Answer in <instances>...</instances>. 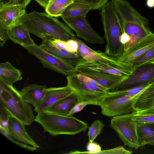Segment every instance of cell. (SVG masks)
Returning <instances> with one entry per match:
<instances>
[{
  "mask_svg": "<svg viewBox=\"0 0 154 154\" xmlns=\"http://www.w3.org/2000/svg\"><path fill=\"white\" fill-rule=\"evenodd\" d=\"M18 23L21 24L29 33L42 39L67 41L75 38L72 30L67 24L47 13L35 11L26 13L19 19Z\"/></svg>",
  "mask_w": 154,
  "mask_h": 154,
  "instance_id": "obj_1",
  "label": "cell"
},
{
  "mask_svg": "<svg viewBox=\"0 0 154 154\" xmlns=\"http://www.w3.org/2000/svg\"><path fill=\"white\" fill-rule=\"evenodd\" d=\"M123 32L130 37L129 42L124 45L125 51L137 44L152 32L148 19L125 0H112Z\"/></svg>",
  "mask_w": 154,
  "mask_h": 154,
  "instance_id": "obj_2",
  "label": "cell"
},
{
  "mask_svg": "<svg viewBox=\"0 0 154 154\" xmlns=\"http://www.w3.org/2000/svg\"><path fill=\"white\" fill-rule=\"evenodd\" d=\"M100 14L106 42L105 53L117 57L124 52V45L120 41L123 32L112 0L102 8Z\"/></svg>",
  "mask_w": 154,
  "mask_h": 154,
  "instance_id": "obj_3",
  "label": "cell"
},
{
  "mask_svg": "<svg viewBox=\"0 0 154 154\" xmlns=\"http://www.w3.org/2000/svg\"><path fill=\"white\" fill-rule=\"evenodd\" d=\"M35 121L39 123L44 132L56 136L65 134L74 135L85 132L89 128L87 123L72 116H66L46 112L38 113Z\"/></svg>",
  "mask_w": 154,
  "mask_h": 154,
  "instance_id": "obj_4",
  "label": "cell"
},
{
  "mask_svg": "<svg viewBox=\"0 0 154 154\" xmlns=\"http://www.w3.org/2000/svg\"><path fill=\"white\" fill-rule=\"evenodd\" d=\"M0 103L25 125H30L35 117L30 104L12 85L0 80Z\"/></svg>",
  "mask_w": 154,
  "mask_h": 154,
  "instance_id": "obj_5",
  "label": "cell"
},
{
  "mask_svg": "<svg viewBox=\"0 0 154 154\" xmlns=\"http://www.w3.org/2000/svg\"><path fill=\"white\" fill-rule=\"evenodd\" d=\"M78 73L83 72H100L128 77L135 69L131 64L118 61L116 57L92 62L86 61L83 57L75 67Z\"/></svg>",
  "mask_w": 154,
  "mask_h": 154,
  "instance_id": "obj_6",
  "label": "cell"
},
{
  "mask_svg": "<svg viewBox=\"0 0 154 154\" xmlns=\"http://www.w3.org/2000/svg\"><path fill=\"white\" fill-rule=\"evenodd\" d=\"M135 96H125L117 91H111L100 98L97 105L101 107V113L107 117L131 113L135 111L133 107Z\"/></svg>",
  "mask_w": 154,
  "mask_h": 154,
  "instance_id": "obj_7",
  "label": "cell"
},
{
  "mask_svg": "<svg viewBox=\"0 0 154 154\" xmlns=\"http://www.w3.org/2000/svg\"><path fill=\"white\" fill-rule=\"evenodd\" d=\"M31 54L38 59L43 67L68 76L78 73L75 67L68 61L58 58L36 44L23 46Z\"/></svg>",
  "mask_w": 154,
  "mask_h": 154,
  "instance_id": "obj_8",
  "label": "cell"
},
{
  "mask_svg": "<svg viewBox=\"0 0 154 154\" xmlns=\"http://www.w3.org/2000/svg\"><path fill=\"white\" fill-rule=\"evenodd\" d=\"M130 113L116 116L110 121V127L117 133L125 146L137 149L140 147L137 132V125L132 120Z\"/></svg>",
  "mask_w": 154,
  "mask_h": 154,
  "instance_id": "obj_9",
  "label": "cell"
},
{
  "mask_svg": "<svg viewBox=\"0 0 154 154\" xmlns=\"http://www.w3.org/2000/svg\"><path fill=\"white\" fill-rule=\"evenodd\" d=\"M77 73L67 76V85L79 95L82 101L97 105V101L109 92L84 82L78 78Z\"/></svg>",
  "mask_w": 154,
  "mask_h": 154,
  "instance_id": "obj_10",
  "label": "cell"
},
{
  "mask_svg": "<svg viewBox=\"0 0 154 154\" xmlns=\"http://www.w3.org/2000/svg\"><path fill=\"white\" fill-rule=\"evenodd\" d=\"M76 36L86 42L91 44H103L104 39L98 34L87 20L86 17H72L61 16Z\"/></svg>",
  "mask_w": 154,
  "mask_h": 154,
  "instance_id": "obj_11",
  "label": "cell"
},
{
  "mask_svg": "<svg viewBox=\"0 0 154 154\" xmlns=\"http://www.w3.org/2000/svg\"><path fill=\"white\" fill-rule=\"evenodd\" d=\"M146 83H154V61L146 62L136 67L126 79L113 91L130 88Z\"/></svg>",
  "mask_w": 154,
  "mask_h": 154,
  "instance_id": "obj_12",
  "label": "cell"
},
{
  "mask_svg": "<svg viewBox=\"0 0 154 154\" xmlns=\"http://www.w3.org/2000/svg\"><path fill=\"white\" fill-rule=\"evenodd\" d=\"M74 91L68 85L64 87L46 88L42 99L34 106L38 113L45 112L55 102Z\"/></svg>",
  "mask_w": 154,
  "mask_h": 154,
  "instance_id": "obj_13",
  "label": "cell"
},
{
  "mask_svg": "<svg viewBox=\"0 0 154 154\" xmlns=\"http://www.w3.org/2000/svg\"><path fill=\"white\" fill-rule=\"evenodd\" d=\"M153 46L154 34L152 32L143 39L124 51L121 55L116 58L119 61L131 64L135 60Z\"/></svg>",
  "mask_w": 154,
  "mask_h": 154,
  "instance_id": "obj_14",
  "label": "cell"
},
{
  "mask_svg": "<svg viewBox=\"0 0 154 154\" xmlns=\"http://www.w3.org/2000/svg\"><path fill=\"white\" fill-rule=\"evenodd\" d=\"M25 125L9 111L8 133L20 141L37 148L40 147L27 133Z\"/></svg>",
  "mask_w": 154,
  "mask_h": 154,
  "instance_id": "obj_15",
  "label": "cell"
},
{
  "mask_svg": "<svg viewBox=\"0 0 154 154\" xmlns=\"http://www.w3.org/2000/svg\"><path fill=\"white\" fill-rule=\"evenodd\" d=\"M82 101L79 95L74 92L58 100L44 112L63 116H69L73 107Z\"/></svg>",
  "mask_w": 154,
  "mask_h": 154,
  "instance_id": "obj_16",
  "label": "cell"
},
{
  "mask_svg": "<svg viewBox=\"0 0 154 154\" xmlns=\"http://www.w3.org/2000/svg\"><path fill=\"white\" fill-rule=\"evenodd\" d=\"M97 81L110 91L119 86L128 76L100 72H80Z\"/></svg>",
  "mask_w": 154,
  "mask_h": 154,
  "instance_id": "obj_17",
  "label": "cell"
},
{
  "mask_svg": "<svg viewBox=\"0 0 154 154\" xmlns=\"http://www.w3.org/2000/svg\"><path fill=\"white\" fill-rule=\"evenodd\" d=\"M26 7L12 5L0 8V24L8 29L18 23L19 19L26 13Z\"/></svg>",
  "mask_w": 154,
  "mask_h": 154,
  "instance_id": "obj_18",
  "label": "cell"
},
{
  "mask_svg": "<svg viewBox=\"0 0 154 154\" xmlns=\"http://www.w3.org/2000/svg\"><path fill=\"white\" fill-rule=\"evenodd\" d=\"M39 46L48 52L68 61L75 67L80 60L82 58L77 52H71L57 47L50 39H42Z\"/></svg>",
  "mask_w": 154,
  "mask_h": 154,
  "instance_id": "obj_19",
  "label": "cell"
},
{
  "mask_svg": "<svg viewBox=\"0 0 154 154\" xmlns=\"http://www.w3.org/2000/svg\"><path fill=\"white\" fill-rule=\"evenodd\" d=\"M8 38L13 43L23 46L35 45L28 31L21 24L18 23L8 29Z\"/></svg>",
  "mask_w": 154,
  "mask_h": 154,
  "instance_id": "obj_20",
  "label": "cell"
},
{
  "mask_svg": "<svg viewBox=\"0 0 154 154\" xmlns=\"http://www.w3.org/2000/svg\"><path fill=\"white\" fill-rule=\"evenodd\" d=\"M154 106V83L146 87L135 95L133 104L135 111Z\"/></svg>",
  "mask_w": 154,
  "mask_h": 154,
  "instance_id": "obj_21",
  "label": "cell"
},
{
  "mask_svg": "<svg viewBox=\"0 0 154 154\" xmlns=\"http://www.w3.org/2000/svg\"><path fill=\"white\" fill-rule=\"evenodd\" d=\"M46 88V85L33 84L24 87L20 92L27 102L34 106L43 98Z\"/></svg>",
  "mask_w": 154,
  "mask_h": 154,
  "instance_id": "obj_22",
  "label": "cell"
},
{
  "mask_svg": "<svg viewBox=\"0 0 154 154\" xmlns=\"http://www.w3.org/2000/svg\"><path fill=\"white\" fill-rule=\"evenodd\" d=\"M22 79V73L9 62L0 63V80L12 85Z\"/></svg>",
  "mask_w": 154,
  "mask_h": 154,
  "instance_id": "obj_23",
  "label": "cell"
},
{
  "mask_svg": "<svg viewBox=\"0 0 154 154\" xmlns=\"http://www.w3.org/2000/svg\"><path fill=\"white\" fill-rule=\"evenodd\" d=\"M137 132L140 147L146 144L154 146V122L137 125Z\"/></svg>",
  "mask_w": 154,
  "mask_h": 154,
  "instance_id": "obj_24",
  "label": "cell"
},
{
  "mask_svg": "<svg viewBox=\"0 0 154 154\" xmlns=\"http://www.w3.org/2000/svg\"><path fill=\"white\" fill-rule=\"evenodd\" d=\"M78 43L77 52L86 61L92 62L108 58L110 56L104 52L92 49L81 40L75 38L74 39Z\"/></svg>",
  "mask_w": 154,
  "mask_h": 154,
  "instance_id": "obj_25",
  "label": "cell"
},
{
  "mask_svg": "<svg viewBox=\"0 0 154 154\" xmlns=\"http://www.w3.org/2000/svg\"><path fill=\"white\" fill-rule=\"evenodd\" d=\"M91 10L90 7L88 5L73 1L67 7L61 16L72 17H86Z\"/></svg>",
  "mask_w": 154,
  "mask_h": 154,
  "instance_id": "obj_26",
  "label": "cell"
},
{
  "mask_svg": "<svg viewBox=\"0 0 154 154\" xmlns=\"http://www.w3.org/2000/svg\"><path fill=\"white\" fill-rule=\"evenodd\" d=\"M74 0H50L45 11L46 13L54 17L61 16L67 7Z\"/></svg>",
  "mask_w": 154,
  "mask_h": 154,
  "instance_id": "obj_27",
  "label": "cell"
},
{
  "mask_svg": "<svg viewBox=\"0 0 154 154\" xmlns=\"http://www.w3.org/2000/svg\"><path fill=\"white\" fill-rule=\"evenodd\" d=\"M132 114V121L137 125L154 122V106Z\"/></svg>",
  "mask_w": 154,
  "mask_h": 154,
  "instance_id": "obj_28",
  "label": "cell"
},
{
  "mask_svg": "<svg viewBox=\"0 0 154 154\" xmlns=\"http://www.w3.org/2000/svg\"><path fill=\"white\" fill-rule=\"evenodd\" d=\"M51 40L53 44L59 48L71 52H77L78 45L75 40L72 39L67 41L58 39Z\"/></svg>",
  "mask_w": 154,
  "mask_h": 154,
  "instance_id": "obj_29",
  "label": "cell"
},
{
  "mask_svg": "<svg viewBox=\"0 0 154 154\" xmlns=\"http://www.w3.org/2000/svg\"><path fill=\"white\" fill-rule=\"evenodd\" d=\"M104 125L101 121L96 120L89 127L88 135L89 142H92L102 132Z\"/></svg>",
  "mask_w": 154,
  "mask_h": 154,
  "instance_id": "obj_30",
  "label": "cell"
},
{
  "mask_svg": "<svg viewBox=\"0 0 154 154\" xmlns=\"http://www.w3.org/2000/svg\"><path fill=\"white\" fill-rule=\"evenodd\" d=\"M153 61H154V46L136 58L131 64L136 68L143 63Z\"/></svg>",
  "mask_w": 154,
  "mask_h": 154,
  "instance_id": "obj_31",
  "label": "cell"
},
{
  "mask_svg": "<svg viewBox=\"0 0 154 154\" xmlns=\"http://www.w3.org/2000/svg\"><path fill=\"white\" fill-rule=\"evenodd\" d=\"M9 111L0 103V128L8 133Z\"/></svg>",
  "mask_w": 154,
  "mask_h": 154,
  "instance_id": "obj_32",
  "label": "cell"
},
{
  "mask_svg": "<svg viewBox=\"0 0 154 154\" xmlns=\"http://www.w3.org/2000/svg\"><path fill=\"white\" fill-rule=\"evenodd\" d=\"M109 0H74L73 1L84 3L89 5L91 10H101Z\"/></svg>",
  "mask_w": 154,
  "mask_h": 154,
  "instance_id": "obj_33",
  "label": "cell"
},
{
  "mask_svg": "<svg viewBox=\"0 0 154 154\" xmlns=\"http://www.w3.org/2000/svg\"><path fill=\"white\" fill-rule=\"evenodd\" d=\"M151 84L152 83L145 84L130 88L116 91H117L119 93L123 95L134 96L137 95L143 89Z\"/></svg>",
  "mask_w": 154,
  "mask_h": 154,
  "instance_id": "obj_34",
  "label": "cell"
},
{
  "mask_svg": "<svg viewBox=\"0 0 154 154\" xmlns=\"http://www.w3.org/2000/svg\"><path fill=\"white\" fill-rule=\"evenodd\" d=\"M77 75L79 79L87 84L101 89L108 92L110 91L109 90L102 86L94 80L88 76L80 73H77Z\"/></svg>",
  "mask_w": 154,
  "mask_h": 154,
  "instance_id": "obj_35",
  "label": "cell"
},
{
  "mask_svg": "<svg viewBox=\"0 0 154 154\" xmlns=\"http://www.w3.org/2000/svg\"><path fill=\"white\" fill-rule=\"evenodd\" d=\"M32 0H0V8L12 5H21L26 7Z\"/></svg>",
  "mask_w": 154,
  "mask_h": 154,
  "instance_id": "obj_36",
  "label": "cell"
},
{
  "mask_svg": "<svg viewBox=\"0 0 154 154\" xmlns=\"http://www.w3.org/2000/svg\"><path fill=\"white\" fill-rule=\"evenodd\" d=\"M0 131L1 133L2 134H3V135L6 137L8 138L9 139V140L20 147L31 151H34L37 149V148L33 146L31 147L25 144L19 142V141L16 139L8 133H7L2 128H0Z\"/></svg>",
  "mask_w": 154,
  "mask_h": 154,
  "instance_id": "obj_37",
  "label": "cell"
},
{
  "mask_svg": "<svg viewBox=\"0 0 154 154\" xmlns=\"http://www.w3.org/2000/svg\"><path fill=\"white\" fill-rule=\"evenodd\" d=\"M132 152V151L127 150L123 146H119L112 149L101 150L98 154H130Z\"/></svg>",
  "mask_w": 154,
  "mask_h": 154,
  "instance_id": "obj_38",
  "label": "cell"
},
{
  "mask_svg": "<svg viewBox=\"0 0 154 154\" xmlns=\"http://www.w3.org/2000/svg\"><path fill=\"white\" fill-rule=\"evenodd\" d=\"M8 38V29L0 24V46H3Z\"/></svg>",
  "mask_w": 154,
  "mask_h": 154,
  "instance_id": "obj_39",
  "label": "cell"
},
{
  "mask_svg": "<svg viewBox=\"0 0 154 154\" xmlns=\"http://www.w3.org/2000/svg\"><path fill=\"white\" fill-rule=\"evenodd\" d=\"M91 104V103L86 101H82L77 104L71 111L69 116H73V115L76 113L80 111L87 105Z\"/></svg>",
  "mask_w": 154,
  "mask_h": 154,
  "instance_id": "obj_40",
  "label": "cell"
},
{
  "mask_svg": "<svg viewBox=\"0 0 154 154\" xmlns=\"http://www.w3.org/2000/svg\"><path fill=\"white\" fill-rule=\"evenodd\" d=\"M129 36L125 32H123L120 38V41L124 45L130 41Z\"/></svg>",
  "mask_w": 154,
  "mask_h": 154,
  "instance_id": "obj_41",
  "label": "cell"
},
{
  "mask_svg": "<svg viewBox=\"0 0 154 154\" xmlns=\"http://www.w3.org/2000/svg\"><path fill=\"white\" fill-rule=\"evenodd\" d=\"M38 2L45 9L48 7L50 0H34Z\"/></svg>",
  "mask_w": 154,
  "mask_h": 154,
  "instance_id": "obj_42",
  "label": "cell"
},
{
  "mask_svg": "<svg viewBox=\"0 0 154 154\" xmlns=\"http://www.w3.org/2000/svg\"><path fill=\"white\" fill-rule=\"evenodd\" d=\"M146 5L147 6L150 8H152L154 7V0H147Z\"/></svg>",
  "mask_w": 154,
  "mask_h": 154,
  "instance_id": "obj_43",
  "label": "cell"
}]
</instances>
